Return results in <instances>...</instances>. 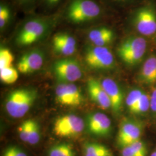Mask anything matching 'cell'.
Here are the masks:
<instances>
[{"label": "cell", "instance_id": "1f68e13d", "mask_svg": "<svg viewBox=\"0 0 156 156\" xmlns=\"http://www.w3.org/2000/svg\"><path fill=\"white\" fill-rule=\"evenodd\" d=\"M62 0H42L45 5L49 8H53L58 5Z\"/></svg>", "mask_w": 156, "mask_h": 156}, {"label": "cell", "instance_id": "9c48e42d", "mask_svg": "<svg viewBox=\"0 0 156 156\" xmlns=\"http://www.w3.org/2000/svg\"><path fill=\"white\" fill-rule=\"evenodd\" d=\"M45 55L39 49H33L23 54L17 64V69L20 73L27 74L35 72L42 67Z\"/></svg>", "mask_w": 156, "mask_h": 156}, {"label": "cell", "instance_id": "83f0119b", "mask_svg": "<svg viewBox=\"0 0 156 156\" xmlns=\"http://www.w3.org/2000/svg\"><path fill=\"white\" fill-rule=\"evenodd\" d=\"M41 140V131L39 124L34 120L33 124L28 137L27 144L31 146L37 145Z\"/></svg>", "mask_w": 156, "mask_h": 156}, {"label": "cell", "instance_id": "7c38bea8", "mask_svg": "<svg viewBox=\"0 0 156 156\" xmlns=\"http://www.w3.org/2000/svg\"><path fill=\"white\" fill-rule=\"evenodd\" d=\"M52 46L56 53L62 56H71L76 51L77 42L70 34L59 33L53 37Z\"/></svg>", "mask_w": 156, "mask_h": 156}, {"label": "cell", "instance_id": "52a82bcc", "mask_svg": "<svg viewBox=\"0 0 156 156\" xmlns=\"http://www.w3.org/2000/svg\"><path fill=\"white\" fill-rule=\"evenodd\" d=\"M56 78L62 83H73L82 78L83 73L79 63L71 58L58 60L53 66Z\"/></svg>", "mask_w": 156, "mask_h": 156}, {"label": "cell", "instance_id": "cb8c5ba5", "mask_svg": "<svg viewBox=\"0 0 156 156\" xmlns=\"http://www.w3.org/2000/svg\"><path fill=\"white\" fill-rule=\"evenodd\" d=\"M14 57L11 50L6 48L0 49V69L12 66Z\"/></svg>", "mask_w": 156, "mask_h": 156}, {"label": "cell", "instance_id": "d4e9b609", "mask_svg": "<svg viewBox=\"0 0 156 156\" xmlns=\"http://www.w3.org/2000/svg\"><path fill=\"white\" fill-rule=\"evenodd\" d=\"M33 122L34 120L32 119L26 120L24 122H23L19 127L18 133L19 138L20 140L24 143H27L28 137L32 128Z\"/></svg>", "mask_w": 156, "mask_h": 156}, {"label": "cell", "instance_id": "ffe728a7", "mask_svg": "<svg viewBox=\"0 0 156 156\" xmlns=\"http://www.w3.org/2000/svg\"><path fill=\"white\" fill-rule=\"evenodd\" d=\"M149 109H151V96L144 91L134 109L133 114L141 116L145 115Z\"/></svg>", "mask_w": 156, "mask_h": 156}, {"label": "cell", "instance_id": "e575fe53", "mask_svg": "<svg viewBox=\"0 0 156 156\" xmlns=\"http://www.w3.org/2000/svg\"><path fill=\"white\" fill-rule=\"evenodd\" d=\"M154 151H156V147H155V149H154Z\"/></svg>", "mask_w": 156, "mask_h": 156}, {"label": "cell", "instance_id": "8fae6325", "mask_svg": "<svg viewBox=\"0 0 156 156\" xmlns=\"http://www.w3.org/2000/svg\"><path fill=\"white\" fill-rule=\"evenodd\" d=\"M101 83L110 100L112 111L116 115H119L122 111L124 101L121 88L113 79L110 78L102 79Z\"/></svg>", "mask_w": 156, "mask_h": 156}, {"label": "cell", "instance_id": "d6986e66", "mask_svg": "<svg viewBox=\"0 0 156 156\" xmlns=\"http://www.w3.org/2000/svg\"><path fill=\"white\" fill-rule=\"evenodd\" d=\"M57 101L65 106H75L73 101L69 94L67 88V83H62L57 86L55 90Z\"/></svg>", "mask_w": 156, "mask_h": 156}, {"label": "cell", "instance_id": "5b68a950", "mask_svg": "<svg viewBox=\"0 0 156 156\" xmlns=\"http://www.w3.org/2000/svg\"><path fill=\"white\" fill-rule=\"evenodd\" d=\"M133 24L142 36L151 37L156 34V10L153 6H142L135 12Z\"/></svg>", "mask_w": 156, "mask_h": 156}, {"label": "cell", "instance_id": "8992f818", "mask_svg": "<svg viewBox=\"0 0 156 156\" xmlns=\"http://www.w3.org/2000/svg\"><path fill=\"white\" fill-rule=\"evenodd\" d=\"M144 124L136 119L127 118L120 125L116 138V146L120 150L141 139Z\"/></svg>", "mask_w": 156, "mask_h": 156}, {"label": "cell", "instance_id": "f1b7e54d", "mask_svg": "<svg viewBox=\"0 0 156 156\" xmlns=\"http://www.w3.org/2000/svg\"><path fill=\"white\" fill-rule=\"evenodd\" d=\"M2 156H28L27 153L16 145H11L6 147Z\"/></svg>", "mask_w": 156, "mask_h": 156}, {"label": "cell", "instance_id": "836d02e7", "mask_svg": "<svg viewBox=\"0 0 156 156\" xmlns=\"http://www.w3.org/2000/svg\"><path fill=\"white\" fill-rule=\"evenodd\" d=\"M149 156H156V151L153 150V151L151 152V154L149 155Z\"/></svg>", "mask_w": 156, "mask_h": 156}, {"label": "cell", "instance_id": "5bb4252c", "mask_svg": "<svg viewBox=\"0 0 156 156\" xmlns=\"http://www.w3.org/2000/svg\"><path fill=\"white\" fill-rule=\"evenodd\" d=\"M138 79L145 86L156 83V55H151L146 58L140 69Z\"/></svg>", "mask_w": 156, "mask_h": 156}, {"label": "cell", "instance_id": "d590c367", "mask_svg": "<svg viewBox=\"0 0 156 156\" xmlns=\"http://www.w3.org/2000/svg\"><path fill=\"white\" fill-rule=\"evenodd\" d=\"M116 1H124V0H116Z\"/></svg>", "mask_w": 156, "mask_h": 156}, {"label": "cell", "instance_id": "d6a6232c", "mask_svg": "<svg viewBox=\"0 0 156 156\" xmlns=\"http://www.w3.org/2000/svg\"><path fill=\"white\" fill-rule=\"evenodd\" d=\"M19 3L20 4H27L28 2H30L32 0H17Z\"/></svg>", "mask_w": 156, "mask_h": 156}, {"label": "cell", "instance_id": "4fadbf2b", "mask_svg": "<svg viewBox=\"0 0 156 156\" xmlns=\"http://www.w3.org/2000/svg\"><path fill=\"white\" fill-rule=\"evenodd\" d=\"M87 88L91 100L102 109L111 108L110 100L100 82L94 78L87 81Z\"/></svg>", "mask_w": 156, "mask_h": 156}, {"label": "cell", "instance_id": "603a6c76", "mask_svg": "<svg viewBox=\"0 0 156 156\" xmlns=\"http://www.w3.org/2000/svg\"><path fill=\"white\" fill-rule=\"evenodd\" d=\"M12 18V12L10 8L4 3L0 5V28L2 31L7 27Z\"/></svg>", "mask_w": 156, "mask_h": 156}, {"label": "cell", "instance_id": "4dcf8cb0", "mask_svg": "<svg viewBox=\"0 0 156 156\" xmlns=\"http://www.w3.org/2000/svg\"><path fill=\"white\" fill-rule=\"evenodd\" d=\"M120 151V156H136L130 146L122 148Z\"/></svg>", "mask_w": 156, "mask_h": 156}, {"label": "cell", "instance_id": "2e32d148", "mask_svg": "<svg viewBox=\"0 0 156 156\" xmlns=\"http://www.w3.org/2000/svg\"><path fill=\"white\" fill-rule=\"evenodd\" d=\"M30 89L15 90L9 94L5 102L6 111L11 117L15 118L17 112L28 94Z\"/></svg>", "mask_w": 156, "mask_h": 156}, {"label": "cell", "instance_id": "e0dca14e", "mask_svg": "<svg viewBox=\"0 0 156 156\" xmlns=\"http://www.w3.org/2000/svg\"><path fill=\"white\" fill-rule=\"evenodd\" d=\"M83 156H114L106 145L95 142H87L83 146Z\"/></svg>", "mask_w": 156, "mask_h": 156}, {"label": "cell", "instance_id": "484cf974", "mask_svg": "<svg viewBox=\"0 0 156 156\" xmlns=\"http://www.w3.org/2000/svg\"><path fill=\"white\" fill-rule=\"evenodd\" d=\"M68 91L73 99L75 106L80 105L83 101L82 93L78 86L73 83H67Z\"/></svg>", "mask_w": 156, "mask_h": 156}, {"label": "cell", "instance_id": "44dd1931", "mask_svg": "<svg viewBox=\"0 0 156 156\" xmlns=\"http://www.w3.org/2000/svg\"><path fill=\"white\" fill-rule=\"evenodd\" d=\"M18 78V70L13 66L0 69V79L4 83L8 84L13 83L16 82Z\"/></svg>", "mask_w": 156, "mask_h": 156}, {"label": "cell", "instance_id": "7402d4cb", "mask_svg": "<svg viewBox=\"0 0 156 156\" xmlns=\"http://www.w3.org/2000/svg\"><path fill=\"white\" fill-rule=\"evenodd\" d=\"M144 91L139 89H135L130 91L126 99V104L128 111L131 113L134 111V109L138 102L140 100V97Z\"/></svg>", "mask_w": 156, "mask_h": 156}, {"label": "cell", "instance_id": "3957f363", "mask_svg": "<svg viewBox=\"0 0 156 156\" xmlns=\"http://www.w3.org/2000/svg\"><path fill=\"white\" fill-rule=\"evenodd\" d=\"M147 48V42L142 36L133 35L126 38L117 48V55L128 66L133 67L143 60Z\"/></svg>", "mask_w": 156, "mask_h": 156}, {"label": "cell", "instance_id": "7a4b0ae2", "mask_svg": "<svg viewBox=\"0 0 156 156\" xmlns=\"http://www.w3.org/2000/svg\"><path fill=\"white\" fill-rule=\"evenodd\" d=\"M66 13L70 22L79 24L98 19L102 14V9L94 0H71Z\"/></svg>", "mask_w": 156, "mask_h": 156}, {"label": "cell", "instance_id": "4316f807", "mask_svg": "<svg viewBox=\"0 0 156 156\" xmlns=\"http://www.w3.org/2000/svg\"><path fill=\"white\" fill-rule=\"evenodd\" d=\"M131 146L132 149L136 156H148L149 154V149L147 144L144 140L140 139L136 142H135L131 145H129Z\"/></svg>", "mask_w": 156, "mask_h": 156}, {"label": "cell", "instance_id": "ac0fdd59", "mask_svg": "<svg viewBox=\"0 0 156 156\" xmlns=\"http://www.w3.org/2000/svg\"><path fill=\"white\" fill-rule=\"evenodd\" d=\"M47 156H77V153L72 144L61 142L51 146L48 151Z\"/></svg>", "mask_w": 156, "mask_h": 156}, {"label": "cell", "instance_id": "277c9868", "mask_svg": "<svg viewBox=\"0 0 156 156\" xmlns=\"http://www.w3.org/2000/svg\"><path fill=\"white\" fill-rule=\"evenodd\" d=\"M84 60L91 68L109 70L115 67V59L107 47L93 46L88 47L84 54Z\"/></svg>", "mask_w": 156, "mask_h": 156}, {"label": "cell", "instance_id": "ba28073f", "mask_svg": "<svg viewBox=\"0 0 156 156\" xmlns=\"http://www.w3.org/2000/svg\"><path fill=\"white\" fill-rule=\"evenodd\" d=\"M84 128L82 119L73 114L58 118L54 124L53 132L62 138L75 137L81 134Z\"/></svg>", "mask_w": 156, "mask_h": 156}, {"label": "cell", "instance_id": "6da1fadb", "mask_svg": "<svg viewBox=\"0 0 156 156\" xmlns=\"http://www.w3.org/2000/svg\"><path fill=\"white\" fill-rule=\"evenodd\" d=\"M53 23V20L49 17H38L29 19L17 33L16 43L20 46L33 44L50 32Z\"/></svg>", "mask_w": 156, "mask_h": 156}, {"label": "cell", "instance_id": "9a60e30c", "mask_svg": "<svg viewBox=\"0 0 156 156\" xmlns=\"http://www.w3.org/2000/svg\"><path fill=\"white\" fill-rule=\"evenodd\" d=\"M87 38L93 46L106 47L113 41L115 33L112 29L105 26L98 27L90 30Z\"/></svg>", "mask_w": 156, "mask_h": 156}, {"label": "cell", "instance_id": "30bf717a", "mask_svg": "<svg viewBox=\"0 0 156 156\" xmlns=\"http://www.w3.org/2000/svg\"><path fill=\"white\" fill-rule=\"evenodd\" d=\"M87 127L90 134L105 137L111 133V120L103 113H92L87 118Z\"/></svg>", "mask_w": 156, "mask_h": 156}, {"label": "cell", "instance_id": "f546056e", "mask_svg": "<svg viewBox=\"0 0 156 156\" xmlns=\"http://www.w3.org/2000/svg\"><path fill=\"white\" fill-rule=\"evenodd\" d=\"M151 111L153 115L156 116V86L151 94Z\"/></svg>", "mask_w": 156, "mask_h": 156}]
</instances>
